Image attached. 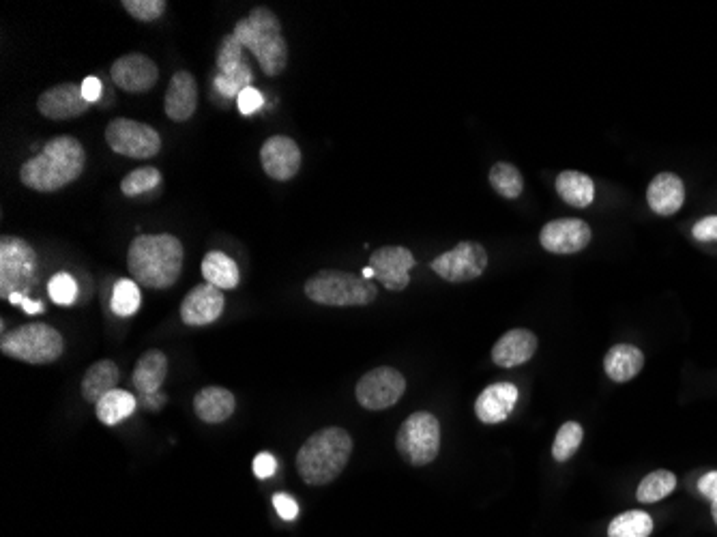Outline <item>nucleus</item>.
Masks as SVG:
<instances>
[{"mask_svg":"<svg viewBox=\"0 0 717 537\" xmlns=\"http://www.w3.org/2000/svg\"><path fill=\"white\" fill-rule=\"evenodd\" d=\"M86 153L73 136H56L46 142L39 155L26 159L20 168V181L33 192L52 194L82 177Z\"/></svg>","mask_w":717,"mask_h":537,"instance_id":"f257e3e1","label":"nucleus"},{"mask_svg":"<svg viewBox=\"0 0 717 537\" xmlns=\"http://www.w3.org/2000/svg\"><path fill=\"white\" fill-rule=\"evenodd\" d=\"M183 258V243L174 235H138L127 250V269L136 284L164 290L181 278Z\"/></svg>","mask_w":717,"mask_h":537,"instance_id":"f03ea898","label":"nucleus"},{"mask_svg":"<svg viewBox=\"0 0 717 537\" xmlns=\"http://www.w3.org/2000/svg\"><path fill=\"white\" fill-rule=\"evenodd\" d=\"M353 437L344 428H323L307 439L297 454V471L307 486H325L346 469Z\"/></svg>","mask_w":717,"mask_h":537,"instance_id":"7ed1b4c3","label":"nucleus"},{"mask_svg":"<svg viewBox=\"0 0 717 537\" xmlns=\"http://www.w3.org/2000/svg\"><path fill=\"white\" fill-rule=\"evenodd\" d=\"M232 35L258 61L262 74L280 76L288 67V43L282 35V22L267 7H254L250 16L234 24Z\"/></svg>","mask_w":717,"mask_h":537,"instance_id":"20e7f679","label":"nucleus"},{"mask_svg":"<svg viewBox=\"0 0 717 537\" xmlns=\"http://www.w3.org/2000/svg\"><path fill=\"white\" fill-rule=\"evenodd\" d=\"M303 290L310 301L333 308L370 306L378 297V288L372 280H365L363 275L338 269H323L314 273L312 278L305 282Z\"/></svg>","mask_w":717,"mask_h":537,"instance_id":"39448f33","label":"nucleus"},{"mask_svg":"<svg viewBox=\"0 0 717 537\" xmlns=\"http://www.w3.org/2000/svg\"><path fill=\"white\" fill-rule=\"evenodd\" d=\"M3 355L24 361V364L43 366L52 364L65 351V340L61 333L46 323H28L0 338Z\"/></svg>","mask_w":717,"mask_h":537,"instance_id":"423d86ee","label":"nucleus"},{"mask_svg":"<svg viewBox=\"0 0 717 537\" xmlns=\"http://www.w3.org/2000/svg\"><path fill=\"white\" fill-rule=\"evenodd\" d=\"M395 447H398L400 456L408 464L426 467L441 452V424H438V419L432 413H413L400 426L398 437H395Z\"/></svg>","mask_w":717,"mask_h":537,"instance_id":"0eeeda50","label":"nucleus"},{"mask_svg":"<svg viewBox=\"0 0 717 537\" xmlns=\"http://www.w3.org/2000/svg\"><path fill=\"white\" fill-rule=\"evenodd\" d=\"M37 254L33 245L5 235L0 239V299H7L13 293H28L35 282Z\"/></svg>","mask_w":717,"mask_h":537,"instance_id":"6e6552de","label":"nucleus"},{"mask_svg":"<svg viewBox=\"0 0 717 537\" xmlns=\"http://www.w3.org/2000/svg\"><path fill=\"white\" fill-rule=\"evenodd\" d=\"M108 147L131 159H153L162 151V136L157 129L134 121V119H114L106 127Z\"/></svg>","mask_w":717,"mask_h":537,"instance_id":"1a4fd4ad","label":"nucleus"},{"mask_svg":"<svg viewBox=\"0 0 717 537\" xmlns=\"http://www.w3.org/2000/svg\"><path fill=\"white\" fill-rule=\"evenodd\" d=\"M432 271L451 284L477 280L488 267V252L481 243L462 241L456 248L432 260Z\"/></svg>","mask_w":717,"mask_h":537,"instance_id":"9d476101","label":"nucleus"},{"mask_svg":"<svg viewBox=\"0 0 717 537\" xmlns=\"http://www.w3.org/2000/svg\"><path fill=\"white\" fill-rule=\"evenodd\" d=\"M406 391L404 374L389 366H380L361 376L357 383L355 396L357 402L368 411H385L389 406L398 404Z\"/></svg>","mask_w":717,"mask_h":537,"instance_id":"9b49d317","label":"nucleus"},{"mask_svg":"<svg viewBox=\"0 0 717 537\" xmlns=\"http://www.w3.org/2000/svg\"><path fill=\"white\" fill-rule=\"evenodd\" d=\"M413 252L404 245H385L370 256V267L376 280L391 293H400L411 284V269L415 267Z\"/></svg>","mask_w":717,"mask_h":537,"instance_id":"f8f14e48","label":"nucleus"},{"mask_svg":"<svg viewBox=\"0 0 717 537\" xmlns=\"http://www.w3.org/2000/svg\"><path fill=\"white\" fill-rule=\"evenodd\" d=\"M591 226L576 217L548 222L539 232L541 248L552 254H578L591 243Z\"/></svg>","mask_w":717,"mask_h":537,"instance_id":"ddd939ff","label":"nucleus"},{"mask_svg":"<svg viewBox=\"0 0 717 537\" xmlns=\"http://www.w3.org/2000/svg\"><path fill=\"white\" fill-rule=\"evenodd\" d=\"M112 82L127 93H149L159 80V69L153 58L140 52L123 54L110 67Z\"/></svg>","mask_w":717,"mask_h":537,"instance_id":"4468645a","label":"nucleus"},{"mask_svg":"<svg viewBox=\"0 0 717 537\" xmlns=\"http://www.w3.org/2000/svg\"><path fill=\"white\" fill-rule=\"evenodd\" d=\"M226 299L222 288L209 282L194 286L181 301V321L187 327H204L215 323L222 316Z\"/></svg>","mask_w":717,"mask_h":537,"instance_id":"2eb2a0df","label":"nucleus"},{"mask_svg":"<svg viewBox=\"0 0 717 537\" xmlns=\"http://www.w3.org/2000/svg\"><path fill=\"white\" fill-rule=\"evenodd\" d=\"M89 108L91 104L84 99L82 86L73 82L56 84L52 89L43 91L37 99L39 114L50 121L76 119V116H82Z\"/></svg>","mask_w":717,"mask_h":537,"instance_id":"dca6fc26","label":"nucleus"},{"mask_svg":"<svg viewBox=\"0 0 717 537\" xmlns=\"http://www.w3.org/2000/svg\"><path fill=\"white\" fill-rule=\"evenodd\" d=\"M262 170L275 181H290L301 170V149L288 136H271L260 149Z\"/></svg>","mask_w":717,"mask_h":537,"instance_id":"f3484780","label":"nucleus"},{"mask_svg":"<svg viewBox=\"0 0 717 537\" xmlns=\"http://www.w3.org/2000/svg\"><path fill=\"white\" fill-rule=\"evenodd\" d=\"M518 402V387L511 383L488 385L475 402V415L484 424H503L514 413Z\"/></svg>","mask_w":717,"mask_h":537,"instance_id":"a211bd4d","label":"nucleus"},{"mask_svg":"<svg viewBox=\"0 0 717 537\" xmlns=\"http://www.w3.org/2000/svg\"><path fill=\"white\" fill-rule=\"evenodd\" d=\"M164 108L170 119L177 123L192 119L198 108V84L189 71H177V74L170 78Z\"/></svg>","mask_w":717,"mask_h":537,"instance_id":"6ab92c4d","label":"nucleus"},{"mask_svg":"<svg viewBox=\"0 0 717 537\" xmlns=\"http://www.w3.org/2000/svg\"><path fill=\"white\" fill-rule=\"evenodd\" d=\"M537 351V338L529 329H511L494 344L492 361L499 368H516L529 361Z\"/></svg>","mask_w":717,"mask_h":537,"instance_id":"aec40b11","label":"nucleus"},{"mask_svg":"<svg viewBox=\"0 0 717 537\" xmlns=\"http://www.w3.org/2000/svg\"><path fill=\"white\" fill-rule=\"evenodd\" d=\"M647 202L653 213L670 217L675 215L685 202L683 179L672 172H662L647 187Z\"/></svg>","mask_w":717,"mask_h":537,"instance_id":"412c9836","label":"nucleus"},{"mask_svg":"<svg viewBox=\"0 0 717 537\" xmlns=\"http://www.w3.org/2000/svg\"><path fill=\"white\" fill-rule=\"evenodd\" d=\"M237 409V398L224 387H204L194 398V411L204 424H222Z\"/></svg>","mask_w":717,"mask_h":537,"instance_id":"4be33fe9","label":"nucleus"},{"mask_svg":"<svg viewBox=\"0 0 717 537\" xmlns=\"http://www.w3.org/2000/svg\"><path fill=\"white\" fill-rule=\"evenodd\" d=\"M168 376V357L162 351H146L136 364L131 383L144 396H153Z\"/></svg>","mask_w":717,"mask_h":537,"instance_id":"5701e85b","label":"nucleus"},{"mask_svg":"<svg viewBox=\"0 0 717 537\" xmlns=\"http://www.w3.org/2000/svg\"><path fill=\"white\" fill-rule=\"evenodd\" d=\"M645 366V355L632 344L612 346L604 359V370L614 383H627L640 374Z\"/></svg>","mask_w":717,"mask_h":537,"instance_id":"b1692460","label":"nucleus"},{"mask_svg":"<svg viewBox=\"0 0 717 537\" xmlns=\"http://www.w3.org/2000/svg\"><path fill=\"white\" fill-rule=\"evenodd\" d=\"M119 379H121V372L114 361H110V359L97 361V364H93L84 374L82 385H80L82 398L86 402L97 404L106 394H110V391L116 389Z\"/></svg>","mask_w":717,"mask_h":537,"instance_id":"393cba45","label":"nucleus"},{"mask_svg":"<svg viewBox=\"0 0 717 537\" xmlns=\"http://www.w3.org/2000/svg\"><path fill=\"white\" fill-rule=\"evenodd\" d=\"M556 194H559L567 205L576 209H587L595 200V183L589 174L578 170H565L556 177Z\"/></svg>","mask_w":717,"mask_h":537,"instance_id":"a878e982","label":"nucleus"},{"mask_svg":"<svg viewBox=\"0 0 717 537\" xmlns=\"http://www.w3.org/2000/svg\"><path fill=\"white\" fill-rule=\"evenodd\" d=\"M200 271H202V278L207 280L209 284L222 288V290H232L239 286V280H241V273H239V267L234 260L224 254V252H209L207 256L202 258V265H200Z\"/></svg>","mask_w":717,"mask_h":537,"instance_id":"bb28decb","label":"nucleus"},{"mask_svg":"<svg viewBox=\"0 0 717 537\" xmlns=\"http://www.w3.org/2000/svg\"><path fill=\"white\" fill-rule=\"evenodd\" d=\"M138 400L125 389H114L95 404V415L101 424L116 426L125 422L129 415H134Z\"/></svg>","mask_w":717,"mask_h":537,"instance_id":"cd10ccee","label":"nucleus"},{"mask_svg":"<svg viewBox=\"0 0 717 537\" xmlns=\"http://www.w3.org/2000/svg\"><path fill=\"white\" fill-rule=\"evenodd\" d=\"M490 185L499 196L514 200L524 192V177L514 164L499 162L490 168Z\"/></svg>","mask_w":717,"mask_h":537,"instance_id":"c85d7f7f","label":"nucleus"},{"mask_svg":"<svg viewBox=\"0 0 717 537\" xmlns=\"http://www.w3.org/2000/svg\"><path fill=\"white\" fill-rule=\"evenodd\" d=\"M677 488V477L675 473L670 471H653L649 473L645 480L640 482L636 497L640 503H657L666 499L668 495H672V490Z\"/></svg>","mask_w":717,"mask_h":537,"instance_id":"c756f323","label":"nucleus"},{"mask_svg":"<svg viewBox=\"0 0 717 537\" xmlns=\"http://www.w3.org/2000/svg\"><path fill=\"white\" fill-rule=\"evenodd\" d=\"M653 518L647 512L632 510L614 518L608 527V537H649Z\"/></svg>","mask_w":717,"mask_h":537,"instance_id":"7c9ffc66","label":"nucleus"},{"mask_svg":"<svg viewBox=\"0 0 717 537\" xmlns=\"http://www.w3.org/2000/svg\"><path fill=\"white\" fill-rule=\"evenodd\" d=\"M140 288L134 280L123 278L114 284L112 288V312L116 316H134L140 308Z\"/></svg>","mask_w":717,"mask_h":537,"instance_id":"2f4dec72","label":"nucleus"},{"mask_svg":"<svg viewBox=\"0 0 717 537\" xmlns=\"http://www.w3.org/2000/svg\"><path fill=\"white\" fill-rule=\"evenodd\" d=\"M247 63L243 61V46L239 43V39L234 35H226L219 43L217 50V69L219 76H234L245 67Z\"/></svg>","mask_w":717,"mask_h":537,"instance_id":"473e14b6","label":"nucleus"},{"mask_svg":"<svg viewBox=\"0 0 717 537\" xmlns=\"http://www.w3.org/2000/svg\"><path fill=\"white\" fill-rule=\"evenodd\" d=\"M582 437H584V430L578 422H567L559 428V432H556V439H554V445H552V456L556 462H567L569 458H572L578 447L582 445Z\"/></svg>","mask_w":717,"mask_h":537,"instance_id":"72a5a7b5","label":"nucleus"},{"mask_svg":"<svg viewBox=\"0 0 717 537\" xmlns=\"http://www.w3.org/2000/svg\"><path fill=\"white\" fill-rule=\"evenodd\" d=\"M159 181H162V172L153 166H142V168H136L134 172H129L127 177L121 181V192L129 198H134V196H140L146 192H153L159 185Z\"/></svg>","mask_w":717,"mask_h":537,"instance_id":"f704fd0d","label":"nucleus"},{"mask_svg":"<svg viewBox=\"0 0 717 537\" xmlns=\"http://www.w3.org/2000/svg\"><path fill=\"white\" fill-rule=\"evenodd\" d=\"M121 7L138 22H155L166 13V0H123Z\"/></svg>","mask_w":717,"mask_h":537,"instance_id":"c9c22d12","label":"nucleus"},{"mask_svg":"<svg viewBox=\"0 0 717 537\" xmlns=\"http://www.w3.org/2000/svg\"><path fill=\"white\" fill-rule=\"evenodd\" d=\"M48 293L56 306H71L78 295V284L69 273H56L48 284Z\"/></svg>","mask_w":717,"mask_h":537,"instance_id":"e433bc0d","label":"nucleus"},{"mask_svg":"<svg viewBox=\"0 0 717 537\" xmlns=\"http://www.w3.org/2000/svg\"><path fill=\"white\" fill-rule=\"evenodd\" d=\"M237 104H239V110L243 114H254L256 110L262 108V104H265V99H262V93L256 91L254 86H247V89H243L239 93Z\"/></svg>","mask_w":717,"mask_h":537,"instance_id":"4c0bfd02","label":"nucleus"},{"mask_svg":"<svg viewBox=\"0 0 717 537\" xmlns=\"http://www.w3.org/2000/svg\"><path fill=\"white\" fill-rule=\"evenodd\" d=\"M273 505H275V512L280 514V518H284V520H295L299 516L297 501L292 499L290 495H284V492H280V495L273 497Z\"/></svg>","mask_w":717,"mask_h":537,"instance_id":"58836bf2","label":"nucleus"},{"mask_svg":"<svg viewBox=\"0 0 717 537\" xmlns=\"http://www.w3.org/2000/svg\"><path fill=\"white\" fill-rule=\"evenodd\" d=\"M252 469H254V475L258 477V480H269V477L275 473L277 469V462L275 458L269 454V452H262L254 458L252 462Z\"/></svg>","mask_w":717,"mask_h":537,"instance_id":"ea45409f","label":"nucleus"},{"mask_svg":"<svg viewBox=\"0 0 717 537\" xmlns=\"http://www.w3.org/2000/svg\"><path fill=\"white\" fill-rule=\"evenodd\" d=\"M694 237L698 241H717V215L705 217L694 226Z\"/></svg>","mask_w":717,"mask_h":537,"instance_id":"a19ab883","label":"nucleus"},{"mask_svg":"<svg viewBox=\"0 0 717 537\" xmlns=\"http://www.w3.org/2000/svg\"><path fill=\"white\" fill-rule=\"evenodd\" d=\"M698 490L702 497H707L711 503H717V471L702 475L698 482Z\"/></svg>","mask_w":717,"mask_h":537,"instance_id":"79ce46f5","label":"nucleus"},{"mask_svg":"<svg viewBox=\"0 0 717 537\" xmlns=\"http://www.w3.org/2000/svg\"><path fill=\"white\" fill-rule=\"evenodd\" d=\"M101 93H104V84H101L99 78L89 76L82 82V95H84L86 101H89V104H95V101H99Z\"/></svg>","mask_w":717,"mask_h":537,"instance_id":"37998d69","label":"nucleus"},{"mask_svg":"<svg viewBox=\"0 0 717 537\" xmlns=\"http://www.w3.org/2000/svg\"><path fill=\"white\" fill-rule=\"evenodd\" d=\"M20 306H22V310H24L26 314H39V312H43V303H41V301H33V299H28V297L22 299Z\"/></svg>","mask_w":717,"mask_h":537,"instance_id":"c03bdc74","label":"nucleus"},{"mask_svg":"<svg viewBox=\"0 0 717 537\" xmlns=\"http://www.w3.org/2000/svg\"><path fill=\"white\" fill-rule=\"evenodd\" d=\"M144 402H146V406H151V402H153V409H159V404L166 402V398L157 391V394H153V396H144Z\"/></svg>","mask_w":717,"mask_h":537,"instance_id":"a18cd8bd","label":"nucleus"},{"mask_svg":"<svg viewBox=\"0 0 717 537\" xmlns=\"http://www.w3.org/2000/svg\"><path fill=\"white\" fill-rule=\"evenodd\" d=\"M26 295L24 293H13L11 297H9V301L13 303V306H20V303H22V299H24Z\"/></svg>","mask_w":717,"mask_h":537,"instance_id":"49530a36","label":"nucleus"},{"mask_svg":"<svg viewBox=\"0 0 717 537\" xmlns=\"http://www.w3.org/2000/svg\"><path fill=\"white\" fill-rule=\"evenodd\" d=\"M361 275H363V278H365V280H374V278H376V275H374V269H372V267H365V269L361 271Z\"/></svg>","mask_w":717,"mask_h":537,"instance_id":"de8ad7c7","label":"nucleus"},{"mask_svg":"<svg viewBox=\"0 0 717 537\" xmlns=\"http://www.w3.org/2000/svg\"><path fill=\"white\" fill-rule=\"evenodd\" d=\"M711 514H713V520H715V525H717V503H711Z\"/></svg>","mask_w":717,"mask_h":537,"instance_id":"09e8293b","label":"nucleus"}]
</instances>
